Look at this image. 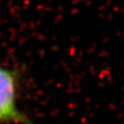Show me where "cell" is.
Masks as SVG:
<instances>
[{"label": "cell", "instance_id": "cell-1", "mask_svg": "<svg viewBox=\"0 0 124 124\" xmlns=\"http://www.w3.org/2000/svg\"><path fill=\"white\" fill-rule=\"evenodd\" d=\"M21 120L16 108L15 86L11 74L0 68V120Z\"/></svg>", "mask_w": 124, "mask_h": 124}]
</instances>
